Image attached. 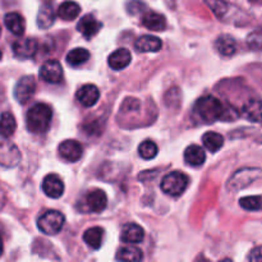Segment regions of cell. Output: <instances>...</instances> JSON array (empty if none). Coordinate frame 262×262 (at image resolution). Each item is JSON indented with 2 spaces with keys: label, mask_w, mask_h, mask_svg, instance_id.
Returning <instances> with one entry per match:
<instances>
[{
  "label": "cell",
  "mask_w": 262,
  "mask_h": 262,
  "mask_svg": "<svg viewBox=\"0 0 262 262\" xmlns=\"http://www.w3.org/2000/svg\"><path fill=\"white\" fill-rule=\"evenodd\" d=\"M51 118H53V110L49 105L43 102L35 104L27 112V117H26L27 129L36 135L45 133L50 128Z\"/></svg>",
  "instance_id": "cell-1"
},
{
  "label": "cell",
  "mask_w": 262,
  "mask_h": 262,
  "mask_svg": "<svg viewBox=\"0 0 262 262\" xmlns=\"http://www.w3.org/2000/svg\"><path fill=\"white\" fill-rule=\"evenodd\" d=\"M224 110L225 105L219 99L210 95L199 99L194 105V112L205 123H214L217 119L223 120Z\"/></svg>",
  "instance_id": "cell-2"
},
{
  "label": "cell",
  "mask_w": 262,
  "mask_h": 262,
  "mask_svg": "<svg viewBox=\"0 0 262 262\" xmlns=\"http://www.w3.org/2000/svg\"><path fill=\"white\" fill-rule=\"evenodd\" d=\"M189 184V178L182 171H171L166 174L161 181V191L171 197H178L183 194Z\"/></svg>",
  "instance_id": "cell-3"
},
{
  "label": "cell",
  "mask_w": 262,
  "mask_h": 262,
  "mask_svg": "<svg viewBox=\"0 0 262 262\" xmlns=\"http://www.w3.org/2000/svg\"><path fill=\"white\" fill-rule=\"evenodd\" d=\"M64 223H66V217L61 212L50 210V211H46L45 214L41 215L37 222V227L43 234L55 235L63 229Z\"/></svg>",
  "instance_id": "cell-4"
},
{
  "label": "cell",
  "mask_w": 262,
  "mask_h": 262,
  "mask_svg": "<svg viewBox=\"0 0 262 262\" xmlns=\"http://www.w3.org/2000/svg\"><path fill=\"white\" fill-rule=\"evenodd\" d=\"M262 177V170L261 169L256 168H246L241 169L237 173L233 174L232 178L228 182V189L230 191H241V189L246 188L250 184H252L253 182L257 181L258 178Z\"/></svg>",
  "instance_id": "cell-5"
},
{
  "label": "cell",
  "mask_w": 262,
  "mask_h": 262,
  "mask_svg": "<svg viewBox=\"0 0 262 262\" xmlns=\"http://www.w3.org/2000/svg\"><path fill=\"white\" fill-rule=\"evenodd\" d=\"M20 152L14 143L0 141V165L4 168H14L20 161Z\"/></svg>",
  "instance_id": "cell-6"
},
{
  "label": "cell",
  "mask_w": 262,
  "mask_h": 262,
  "mask_svg": "<svg viewBox=\"0 0 262 262\" xmlns=\"http://www.w3.org/2000/svg\"><path fill=\"white\" fill-rule=\"evenodd\" d=\"M36 92V81L32 76H25L14 87V97L19 104H26Z\"/></svg>",
  "instance_id": "cell-7"
},
{
  "label": "cell",
  "mask_w": 262,
  "mask_h": 262,
  "mask_svg": "<svg viewBox=\"0 0 262 262\" xmlns=\"http://www.w3.org/2000/svg\"><path fill=\"white\" fill-rule=\"evenodd\" d=\"M40 77L48 83H59L63 79V68L58 60H48L40 68Z\"/></svg>",
  "instance_id": "cell-8"
},
{
  "label": "cell",
  "mask_w": 262,
  "mask_h": 262,
  "mask_svg": "<svg viewBox=\"0 0 262 262\" xmlns=\"http://www.w3.org/2000/svg\"><path fill=\"white\" fill-rule=\"evenodd\" d=\"M38 48V43L35 38H19L14 41L12 45L13 53L19 59H30L36 54Z\"/></svg>",
  "instance_id": "cell-9"
},
{
  "label": "cell",
  "mask_w": 262,
  "mask_h": 262,
  "mask_svg": "<svg viewBox=\"0 0 262 262\" xmlns=\"http://www.w3.org/2000/svg\"><path fill=\"white\" fill-rule=\"evenodd\" d=\"M42 191L50 199H59L64 193V183L56 174H49L43 178Z\"/></svg>",
  "instance_id": "cell-10"
},
{
  "label": "cell",
  "mask_w": 262,
  "mask_h": 262,
  "mask_svg": "<svg viewBox=\"0 0 262 262\" xmlns=\"http://www.w3.org/2000/svg\"><path fill=\"white\" fill-rule=\"evenodd\" d=\"M59 154L67 161L76 163V161L81 159L82 154H83V148H82V145L78 141L67 140L61 142L60 146H59Z\"/></svg>",
  "instance_id": "cell-11"
},
{
  "label": "cell",
  "mask_w": 262,
  "mask_h": 262,
  "mask_svg": "<svg viewBox=\"0 0 262 262\" xmlns=\"http://www.w3.org/2000/svg\"><path fill=\"white\" fill-rule=\"evenodd\" d=\"M77 100L84 107H91L99 101L100 91L95 84H84L77 91Z\"/></svg>",
  "instance_id": "cell-12"
},
{
  "label": "cell",
  "mask_w": 262,
  "mask_h": 262,
  "mask_svg": "<svg viewBox=\"0 0 262 262\" xmlns=\"http://www.w3.org/2000/svg\"><path fill=\"white\" fill-rule=\"evenodd\" d=\"M135 48L138 53H158L163 48V41L152 35H143L135 42Z\"/></svg>",
  "instance_id": "cell-13"
},
{
  "label": "cell",
  "mask_w": 262,
  "mask_h": 262,
  "mask_svg": "<svg viewBox=\"0 0 262 262\" xmlns=\"http://www.w3.org/2000/svg\"><path fill=\"white\" fill-rule=\"evenodd\" d=\"M101 22L97 20L92 14H86L84 17H82L78 25H77V30L86 38H91L95 35H97L99 31L101 30Z\"/></svg>",
  "instance_id": "cell-14"
},
{
  "label": "cell",
  "mask_w": 262,
  "mask_h": 262,
  "mask_svg": "<svg viewBox=\"0 0 262 262\" xmlns=\"http://www.w3.org/2000/svg\"><path fill=\"white\" fill-rule=\"evenodd\" d=\"M107 205V196L102 189H94L86 196V206L91 212L104 211Z\"/></svg>",
  "instance_id": "cell-15"
},
{
  "label": "cell",
  "mask_w": 262,
  "mask_h": 262,
  "mask_svg": "<svg viewBox=\"0 0 262 262\" xmlns=\"http://www.w3.org/2000/svg\"><path fill=\"white\" fill-rule=\"evenodd\" d=\"M132 61V55L128 49L120 48L115 50L114 53L110 54L109 59H107V64L114 71H122L125 67H128Z\"/></svg>",
  "instance_id": "cell-16"
},
{
  "label": "cell",
  "mask_w": 262,
  "mask_h": 262,
  "mask_svg": "<svg viewBox=\"0 0 262 262\" xmlns=\"http://www.w3.org/2000/svg\"><path fill=\"white\" fill-rule=\"evenodd\" d=\"M242 114L246 119L253 123L262 122V100L250 99L243 104Z\"/></svg>",
  "instance_id": "cell-17"
},
{
  "label": "cell",
  "mask_w": 262,
  "mask_h": 262,
  "mask_svg": "<svg viewBox=\"0 0 262 262\" xmlns=\"http://www.w3.org/2000/svg\"><path fill=\"white\" fill-rule=\"evenodd\" d=\"M145 238V232L142 228L135 223H129L125 224L122 229V241L129 245H136V243H141Z\"/></svg>",
  "instance_id": "cell-18"
},
{
  "label": "cell",
  "mask_w": 262,
  "mask_h": 262,
  "mask_svg": "<svg viewBox=\"0 0 262 262\" xmlns=\"http://www.w3.org/2000/svg\"><path fill=\"white\" fill-rule=\"evenodd\" d=\"M141 22L151 31H164L166 28V19L163 14L156 12H146L142 14Z\"/></svg>",
  "instance_id": "cell-19"
},
{
  "label": "cell",
  "mask_w": 262,
  "mask_h": 262,
  "mask_svg": "<svg viewBox=\"0 0 262 262\" xmlns=\"http://www.w3.org/2000/svg\"><path fill=\"white\" fill-rule=\"evenodd\" d=\"M4 25L13 35L22 36L26 30V22L25 18L17 12H12L5 14L4 17Z\"/></svg>",
  "instance_id": "cell-20"
},
{
  "label": "cell",
  "mask_w": 262,
  "mask_h": 262,
  "mask_svg": "<svg viewBox=\"0 0 262 262\" xmlns=\"http://www.w3.org/2000/svg\"><path fill=\"white\" fill-rule=\"evenodd\" d=\"M184 160L191 166H201L206 160V154L202 147L197 145H191L184 151Z\"/></svg>",
  "instance_id": "cell-21"
},
{
  "label": "cell",
  "mask_w": 262,
  "mask_h": 262,
  "mask_svg": "<svg viewBox=\"0 0 262 262\" xmlns=\"http://www.w3.org/2000/svg\"><path fill=\"white\" fill-rule=\"evenodd\" d=\"M205 3L220 20H227L230 10L234 9V7L225 0H205Z\"/></svg>",
  "instance_id": "cell-22"
},
{
  "label": "cell",
  "mask_w": 262,
  "mask_h": 262,
  "mask_svg": "<svg viewBox=\"0 0 262 262\" xmlns=\"http://www.w3.org/2000/svg\"><path fill=\"white\" fill-rule=\"evenodd\" d=\"M215 48L223 56H232L237 51V41L230 35H223L215 42Z\"/></svg>",
  "instance_id": "cell-23"
},
{
  "label": "cell",
  "mask_w": 262,
  "mask_h": 262,
  "mask_svg": "<svg viewBox=\"0 0 262 262\" xmlns=\"http://www.w3.org/2000/svg\"><path fill=\"white\" fill-rule=\"evenodd\" d=\"M17 129V122L12 113H3L0 115V137L9 138Z\"/></svg>",
  "instance_id": "cell-24"
},
{
  "label": "cell",
  "mask_w": 262,
  "mask_h": 262,
  "mask_svg": "<svg viewBox=\"0 0 262 262\" xmlns=\"http://www.w3.org/2000/svg\"><path fill=\"white\" fill-rule=\"evenodd\" d=\"M79 13H81V7L76 2H71V0L61 3L58 8V15L64 20L76 19Z\"/></svg>",
  "instance_id": "cell-25"
},
{
  "label": "cell",
  "mask_w": 262,
  "mask_h": 262,
  "mask_svg": "<svg viewBox=\"0 0 262 262\" xmlns=\"http://www.w3.org/2000/svg\"><path fill=\"white\" fill-rule=\"evenodd\" d=\"M102 238H104V229L100 227L90 228L83 234V241L86 245L94 250H99L101 247Z\"/></svg>",
  "instance_id": "cell-26"
},
{
  "label": "cell",
  "mask_w": 262,
  "mask_h": 262,
  "mask_svg": "<svg viewBox=\"0 0 262 262\" xmlns=\"http://www.w3.org/2000/svg\"><path fill=\"white\" fill-rule=\"evenodd\" d=\"M202 143L205 148L211 152H216L224 145V137L216 132H206L202 136Z\"/></svg>",
  "instance_id": "cell-27"
},
{
  "label": "cell",
  "mask_w": 262,
  "mask_h": 262,
  "mask_svg": "<svg viewBox=\"0 0 262 262\" xmlns=\"http://www.w3.org/2000/svg\"><path fill=\"white\" fill-rule=\"evenodd\" d=\"M143 258L142 251L137 247L132 246H125L118 250L117 260L119 261H128V262H138Z\"/></svg>",
  "instance_id": "cell-28"
},
{
  "label": "cell",
  "mask_w": 262,
  "mask_h": 262,
  "mask_svg": "<svg viewBox=\"0 0 262 262\" xmlns=\"http://www.w3.org/2000/svg\"><path fill=\"white\" fill-rule=\"evenodd\" d=\"M55 22V13H54V9L51 5H42L40 8V12H38L37 15V25L40 28H46L51 27Z\"/></svg>",
  "instance_id": "cell-29"
},
{
  "label": "cell",
  "mask_w": 262,
  "mask_h": 262,
  "mask_svg": "<svg viewBox=\"0 0 262 262\" xmlns=\"http://www.w3.org/2000/svg\"><path fill=\"white\" fill-rule=\"evenodd\" d=\"M89 59H90L89 50H86V49L83 48H77L69 51L68 55H67V63L72 67H78L81 66V64L86 63Z\"/></svg>",
  "instance_id": "cell-30"
},
{
  "label": "cell",
  "mask_w": 262,
  "mask_h": 262,
  "mask_svg": "<svg viewBox=\"0 0 262 262\" xmlns=\"http://www.w3.org/2000/svg\"><path fill=\"white\" fill-rule=\"evenodd\" d=\"M159 152V147L154 141L146 140L138 146V154L142 159L145 160H151V159L155 158Z\"/></svg>",
  "instance_id": "cell-31"
},
{
  "label": "cell",
  "mask_w": 262,
  "mask_h": 262,
  "mask_svg": "<svg viewBox=\"0 0 262 262\" xmlns=\"http://www.w3.org/2000/svg\"><path fill=\"white\" fill-rule=\"evenodd\" d=\"M241 207L248 211H261L262 210V196H248L243 197L239 201Z\"/></svg>",
  "instance_id": "cell-32"
},
{
  "label": "cell",
  "mask_w": 262,
  "mask_h": 262,
  "mask_svg": "<svg viewBox=\"0 0 262 262\" xmlns=\"http://www.w3.org/2000/svg\"><path fill=\"white\" fill-rule=\"evenodd\" d=\"M248 43L255 50H262V36L251 35L250 38H248Z\"/></svg>",
  "instance_id": "cell-33"
},
{
  "label": "cell",
  "mask_w": 262,
  "mask_h": 262,
  "mask_svg": "<svg viewBox=\"0 0 262 262\" xmlns=\"http://www.w3.org/2000/svg\"><path fill=\"white\" fill-rule=\"evenodd\" d=\"M143 7H145V4L141 2H138V0H132V2L128 3V12L132 13V14H136V13L141 12V10L143 9Z\"/></svg>",
  "instance_id": "cell-34"
},
{
  "label": "cell",
  "mask_w": 262,
  "mask_h": 262,
  "mask_svg": "<svg viewBox=\"0 0 262 262\" xmlns=\"http://www.w3.org/2000/svg\"><path fill=\"white\" fill-rule=\"evenodd\" d=\"M248 260L253 262H262V246L253 248V250L251 251L250 256H248Z\"/></svg>",
  "instance_id": "cell-35"
},
{
  "label": "cell",
  "mask_w": 262,
  "mask_h": 262,
  "mask_svg": "<svg viewBox=\"0 0 262 262\" xmlns=\"http://www.w3.org/2000/svg\"><path fill=\"white\" fill-rule=\"evenodd\" d=\"M3 251H4V246H3V239H2V235H0V256L3 255Z\"/></svg>",
  "instance_id": "cell-36"
},
{
  "label": "cell",
  "mask_w": 262,
  "mask_h": 262,
  "mask_svg": "<svg viewBox=\"0 0 262 262\" xmlns=\"http://www.w3.org/2000/svg\"><path fill=\"white\" fill-rule=\"evenodd\" d=\"M2 56H3V54H2V51H0V59H2Z\"/></svg>",
  "instance_id": "cell-37"
},
{
  "label": "cell",
  "mask_w": 262,
  "mask_h": 262,
  "mask_svg": "<svg viewBox=\"0 0 262 262\" xmlns=\"http://www.w3.org/2000/svg\"><path fill=\"white\" fill-rule=\"evenodd\" d=\"M258 142H261V143H262V137L260 138V140H258Z\"/></svg>",
  "instance_id": "cell-38"
},
{
  "label": "cell",
  "mask_w": 262,
  "mask_h": 262,
  "mask_svg": "<svg viewBox=\"0 0 262 262\" xmlns=\"http://www.w3.org/2000/svg\"><path fill=\"white\" fill-rule=\"evenodd\" d=\"M0 33H2V27H0Z\"/></svg>",
  "instance_id": "cell-39"
}]
</instances>
